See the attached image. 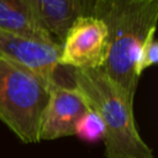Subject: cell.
Here are the masks:
<instances>
[{
  "mask_svg": "<svg viewBox=\"0 0 158 158\" xmlns=\"http://www.w3.org/2000/svg\"><path fill=\"white\" fill-rule=\"evenodd\" d=\"M93 15L107 31V57L104 73L133 102L139 77V52L157 30L158 0H95Z\"/></svg>",
  "mask_w": 158,
  "mask_h": 158,
  "instance_id": "6da1fadb",
  "label": "cell"
},
{
  "mask_svg": "<svg viewBox=\"0 0 158 158\" xmlns=\"http://www.w3.org/2000/svg\"><path fill=\"white\" fill-rule=\"evenodd\" d=\"M42 27L62 43L70 25L80 16L93 15L95 0H26Z\"/></svg>",
  "mask_w": 158,
  "mask_h": 158,
  "instance_id": "52a82bcc",
  "label": "cell"
},
{
  "mask_svg": "<svg viewBox=\"0 0 158 158\" xmlns=\"http://www.w3.org/2000/svg\"><path fill=\"white\" fill-rule=\"evenodd\" d=\"M69 73L73 86L104 123L106 158H154L136 126L133 102L104 70L69 68Z\"/></svg>",
  "mask_w": 158,
  "mask_h": 158,
  "instance_id": "7a4b0ae2",
  "label": "cell"
},
{
  "mask_svg": "<svg viewBox=\"0 0 158 158\" xmlns=\"http://www.w3.org/2000/svg\"><path fill=\"white\" fill-rule=\"evenodd\" d=\"M51 84L0 56V121L23 143L40 142V123Z\"/></svg>",
  "mask_w": 158,
  "mask_h": 158,
  "instance_id": "3957f363",
  "label": "cell"
},
{
  "mask_svg": "<svg viewBox=\"0 0 158 158\" xmlns=\"http://www.w3.org/2000/svg\"><path fill=\"white\" fill-rule=\"evenodd\" d=\"M74 135L83 141L94 143L104 139L105 128L101 118L91 109H89L77 122L74 128Z\"/></svg>",
  "mask_w": 158,
  "mask_h": 158,
  "instance_id": "9c48e42d",
  "label": "cell"
},
{
  "mask_svg": "<svg viewBox=\"0 0 158 158\" xmlns=\"http://www.w3.org/2000/svg\"><path fill=\"white\" fill-rule=\"evenodd\" d=\"M0 31L57 42L37 21L26 0H0Z\"/></svg>",
  "mask_w": 158,
  "mask_h": 158,
  "instance_id": "ba28073f",
  "label": "cell"
},
{
  "mask_svg": "<svg viewBox=\"0 0 158 158\" xmlns=\"http://www.w3.org/2000/svg\"><path fill=\"white\" fill-rule=\"evenodd\" d=\"M157 60H158V42L156 40V32H153L148 36V38L146 40L139 52V57H138L137 67H136L137 75L141 77L143 70L154 65Z\"/></svg>",
  "mask_w": 158,
  "mask_h": 158,
  "instance_id": "30bf717a",
  "label": "cell"
},
{
  "mask_svg": "<svg viewBox=\"0 0 158 158\" xmlns=\"http://www.w3.org/2000/svg\"><path fill=\"white\" fill-rule=\"evenodd\" d=\"M89 110L81 94L73 86L54 81L40 123V142L74 136L79 118Z\"/></svg>",
  "mask_w": 158,
  "mask_h": 158,
  "instance_id": "8992f818",
  "label": "cell"
},
{
  "mask_svg": "<svg viewBox=\"0 0 158 158\" xmlns=\"http://www.w3.org/2000/svg\"><path fill=\"white\" fill-rule=\"evenodd\" d=\"M107 57V31L94 15L78 17L68 28L62 43L59 65L73 69H95Z\"/></svg>",
  "mask_w": 158,
  "mask_h": 158,
  "instance_id": "277c9868",
  "label": "cell"
},
{
  "mask_svg": "<svg viewBox=\"0 0 158 158\" xmlns=\"http://www.w3.org/2000/svg\"><path fill=\"white\" fill-rule=\"evenodd\" d=\"M60 46L23 35L0 31V56L30 69L49 83L62 77L59 65Z\"/></svg>",
  "mask_w": 158,
  "mask_h": 158,
  "instance_id": "5b68a950",
  "label": "cell"
}]
</instances>
